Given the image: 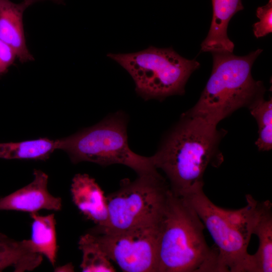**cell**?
Here are the masks:
<instances>
[{
	"label": "cell",
	"instance_id": "44dd1931",
	"mask_svg": "<svg viewBox=\"0 0 272 272\" xmlns=\"http://www.w3.org/2000/svg\"><path fill=\"white\" fill-rule=\"evenodd\" d=\"M57 271H74V267L71 264H67L65 265L62 266L60 267H57Z\"/></svg>",
	"mask_w": 272,
	"mask_h": 272
},
{
	"label": "cell",
	"instance_id": "e0dca14e",
	"mask_svg": "<svg viewBox=\"0 0 272 272\" xmlns=\"http://www.w3.org/2000/svg\"><path fill=\"white\" fill-rule=\"evenodd\" d=\"M79 248L82 252V260L80 265L84 272H114L115 269L111 260L97 241L94 234L88 233L81 236Z\"/></svg>",
	"mask_w": 272,
	"mask_h": 272
},
{
	"label": "cell",
	"instance_id": "7a4b0ae2",
	"mask_svg": "<svg viewBox=\"0 0 272 272\" xmlns=\"http://www.w3.org/2000/svg\"><path fill=\"white\" fill-rule=\"evenodd\" d=\"M205 228L191 205L171 192L158 224L157 272H219Z\"/></svg>",
	"mask_w": 272,
	"mask_h": 272
},
{
	"label": "cell",
	"instance_id": "ba28073f",
	"mask_svg": "<svg viewBox=\"0 0 272 272\" xmlns=\"http://www.w3.org/2000/svg\"><path fill=\"white\" fill-rule=\"evenodd\" d=\"M93 233L111 260L125 272H157V226L112 231L97 227Z\"/></svg>",
	"mask_w": 272,
	"mask_h": 272
},
{
	"label": "cell",
	"instance_id": "7402d4cb",
	"mask_svg": "<svg viewBox=\"0 0 272 272\" xmlns=\"http://www.w3.org/2000/svg\"><path fill=\"white\" fill-rule=\"evenodd\" d=\"M46 1V0H23L24 2L28 4L30 6L32 5L35 3ZM57 4H62L63 3V0H49Z\"/></svg>",
	"mask_w": 272,
	"mask_h": 272
},
{
	"label": "cell",
	"instance_id": "4fadbf2b",
	"mask_svg": "<svg viewBox=\"0 0 272 272\" xmlns=\"http://www.w3.org/2000/svg\"><path fill=\"white\" fill-rule=\"evenodd\" d=\"M42 256L34 250L30 240L17 241L0 232V271L9 266L16 272L34 270Z\"/></svg>",
	"mask_w": 272,
	"mask_h": 272
},
{
	"label": "cell",
	"instance_id": "9c48e42d",
	"mask_svg": "<svg viewBox=\"0 0 272 272\" xmlns=\"http://www.w3.org/2000/svg\"><path fill=\"white\" fill-rule=\"evenodd\" d=\"M34 176L33 180L27 185L0 198V211L32 214L42 210L58 211L61 209V199L54 196L48 190V175L35 169Z\"/></svg>",
	"mask_w": 272,
	"mask_h": 272
},
{
	"label": "cell",
	"instance_id": "d6986e66",
	"mask_svg": "<svg viewBox=\"0 0 272 272\" xmlns=\"http://www.w3.org/2000/svg\"><path fill=\"white\" fill-rule=\"evenodd\" d=\"M256 16L259 21L253 24L254 36L258 38L271 33L272 0H269L267 4L257 9Z\"/></svg>",
	"mask_w": 272,
	"mask_h": 272
},
{
	"label": "cell",
	"instance_id": "2e32d148",
	"mask_svg": "<svg viewBox=\"0 0 272 272\" xmlns=\"http://www.w3.org/2000/svg\"><path fill=\"white\" fill-rule=\"evenodd\" d=\"M56 149V140L47 138L0 143V158L44 161Z\"/></svg>",
	"mask_w": 272,
	"mask_h": 272
},
{
	"label": "cell",
	"instance_id": "3957f363",
	"mask_svg": "<svg viewBox=\"0 0 272 272\" xmlns=\"http://www.w3.org/2000/svg\"><path fill=\"white\" fill-rule=\"evenodd\" d=\"M181 198L194 209L211 234L218 252L219 272H254L252 254L247 248L260 201L246 194L245 207L225 209L215 205L203 189Z\"/></svg>",
	"mask_w": 272,
	"mask_h": 272
},
{
	"label": "cell",
	"instance_id": "52a82bcc",
	"mask_svg": "<svg viewBox=\"0 0 272 272\" xmlns=\"http://www.w3.org/2000/svg\"><path fill=\"white\" fill-rule=\"evenodd\" d=\"M171 193L169 184L158 171L131 181H120L116 191L106 196L108 221L112 231L157 226Z\"/></svg>",
	"mask_w": 272,
	"mask_h": 272
},
{
	"label": "cell",
	"instance_id": "277c9868",
	"mask_svg": "<svg viewBox=\"0 0 272 272\" xmlns=\"http://www.w3.org/2000/svg\"><path fill=\"white\" fill-rule=\"evenodd\" d=\"M261 49L237 56L228 51L212 52L211 75L194 106L185 112L217 125L238 109L263 96L261 82L255 81L251 68Z\"/></svg>",
	"mask_w": 272,
	"mask_h": 272
},
{
	"label": "cell",
	"instance_id": "8992f818",
	"mask_svg": "<svg viewBox=\"0 0 272 272\" xmlns=\"http://www.w3.org/2000/svg\"><path fill=\"white\" fill-rule=\"evenodd\" d=\"M107 56L116 61L132 78L138 95L145 100H163L183 95L191 74L200 66L195 59H188L172 47L147 48L130 53H111Z\"/></svg>",
	"mask_w": 272,
	"mask_h": 272
},
{
	"label": "cell",
	"instance_id": "6da1fadb",
	"mask_svg": "<svg viewBox=\"0 0 272 272\" xmlns=\"http://www.w3.org/2000/svg\"><path fill=\"white\" fill-rule=\"evenodd\" d=\"M217 126L184 113L151 156L155 167L165 174L175 196L183 197L203 189L208 166L222 163L218 151L222 135Z\"/></svg>",
	"mask_w": 272,
	"mask_h": 272
},
{
	"label": "cell",
	"instance_id": "30bf717a",
	"mask_svg": "<svg viewBox=\"0 0 272 272\" xmlns=\"http://www.w3.org/2000/svg\"><path fill=\"white\" fill-rule=\"evenodd\" d=\"M73 201L79 210L98 227H105L108 221L106 196L95 180L87 174H77L72 180Z\"/></svg>",
	"mask_w": 272,
	"mask_h": 272
},
{
	"label": "cell",
	"instance_id": "5bb4252c",
	"mask_svg": "<svg viewBox=\"0 0 272 272\" xmlns=\"http://www.w3.org/2000/svg\"><path fill=\"white\" fill-rule=\"evenodd\" d=\"M272 206L268 200L260 201L258 217L253 234L257 236L259 244L252 254L254 272L272 271Z\"/></svg>",
	"mask_w": 272,
	"mask_h": 272
},
{
	"label": "cell",
	"instance_id": "9a60e30c",
	"mask_svg": "<svg viewBox=\"0 0 272 272\" xmlns=\"http://www.w3.org/2000/svg\"><path fill=\"white\" fill-rule=\"evenodd\" d=\"M30 215L33 220L29 239L31 245L35 252L46 257L54 266L58 250L54 215L41 216L37 213Z\"/></svg>",
	"mask_w": 272,
	"mask_h": 272
},
{
	"label": "cell",
	"instance_id": "5b68a950",
	"mask_svg": "<svg viewBox=\"0 0 272 272\" xmlns=\"http://www.w3.org/2000/svg\"><path fill=\"white\" fill-rule=\"evenodd\" d=\"M127 123V116L118 111L91 127L56 140V149L65 151L74 164L86 161L102 166L121 164L138 176L157 172L151 156L140 155L129 148Z\"/></svg>",
	"mask_w": 272,
	"mask_h": 272
},
{
	"label": "cell",
	"instance_id": "ac0fdd59",
	"mask_svg": "<svg viewBox=\"0 0 272 272\" xmlns=\"http://www.w3.org/2000/svg\"><path fill=\"white\" fill-rule=\"evenodd\" d=\"M251 115L256 119L258 137L255 142L259 151H269L272 148V100L263 96L254 101L249 106Z\"/></svg>",
	"mask_w": 272,
	"mask_h": 272
},
{
	"label": "cell",
	"instance_id": "7c38bea8",
	"mask_svg": "<svg viewBox=\"0 0 272 272\" xmlns=\"http://www.w3.org/2000/svg\"><path fill=\"white\" fill-rule=\"evenodd\" d=\"M213 17L209 33L201 44L205 52L232 51L234 43L227 35L228 23L232 17L242 10L241 0H212Z\"/></svg>",
	"mask_w": 272,
	"mask_h": 272
},
{
	"label": "cell",
	"instance_id": "8fae6325",
	"mask_svg": "<svg viewBox=\"0 0 272 272\" xmlns=\"http://www.w3.org/2000/svg\"><path fill=\"white\" fill-rule=\"evenodd\" d=\"M29 6L24 1L0 0V40L14 50L21 63L34 59L26 45L23 22V13Z\"/></svg>",
	"mask_w": 272,
	"mask_h": 272
},
{
	"label": "cell",
	"instance_id": "ffe728a7",
	"mask_svg": "<svg viewBox=\"0 0 272 272\" xmlns=\"http://www.w3.org/2000/svg\"><path fill=\"white\" fill-rule=\"evenodd\" d=\"M17 57L14 50L0 40V76L6 74Z\"/></svg>",
	"mask_w": 272,
	"mask_h": 272
}]
</instances>
